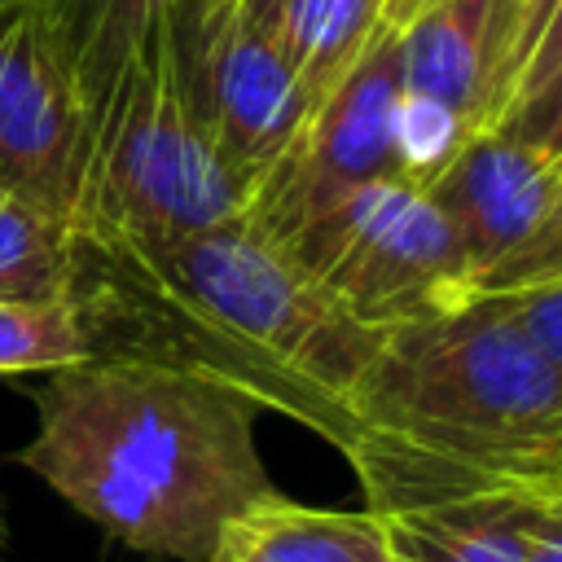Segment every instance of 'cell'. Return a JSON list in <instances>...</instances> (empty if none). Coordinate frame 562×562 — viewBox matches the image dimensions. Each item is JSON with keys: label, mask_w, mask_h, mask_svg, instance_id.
Instances as JSON below:
<instances>
[{"label": "cell", "mask_w": 562, "mask_h": 562, "mask_svg": "<svg viewBox=\"0 0 562 562\" xmlns=\"http://www.w3.org/2000/svg\"><path fill=\"white\" fill-rule=\"evenodd\" d=\"M75 233L70 299L92 356H149L237 386L334 448L382 329L356 321L250 211L132 246Z\"/></svg>", "instance_id": "obj_1"}, {"label": "cell", "mask_w": 562, "mask_h": 562, "mask_svg": "<svg viewBox=\"0 0 562 562\" xmlns=\"http://www.w3.org/2000/svg\"><path fill=\"white\" fill-rule=\"evenodd\" d=\"M255 413L237 386L198 369L92 356L44 373L40 426L18 465L127 549L211 562L224 527L277 492Z\"/></svg>", "instance_id": "obj_2"}, {"label": "cell", "mask_w": 562, "mask_h": 562, "mask_svg": "<svg viewBox=\"0 0 562 562\" xmlns=\"http://www.w3.org/2000/svg\"><path fill=\"white\" fill-rule=\"evenodd\" d=\"M562 417V369L479 294L382 334L351 391L347 439L373 514L505 487Z\"/></svg>", "instance_id": "obj_3"}, {"label": "cell", "mask_w": 562, "mask_h": 562, "mask_svg": "<svg viewBox=\"0 0 562 562\" xmlns=\"http://www.w3.org/2000/svg\"><path fill=\"white\" fill-rule=\"evenodd\" d=\"M255 180L241 176L180 83L167 13L127 53L101 105L70 211L88 237L158 246L246 215Z\"/></svg>", "instance_id": "obj_4"}, {"label": "cell", "mask_w": 562, "mask_h": 562, "mask_svg": "<svg viewBox=\"0 0 562 562\" xmlns=\"http://www.w3.org/2000/svg\"><path fill=\"white\" fill-rule=\"evenodd\" d=\"M250 215L356 321L382 334L479 299L452 224L417 184L369 180L316 198L255 202Z\"/></svg>", "instance_id": "obj_5"}, {"label": "cell", "mask_w": 562, "mask_h": 562, "mask_svg": "<svg viewBox=\"0 0 562 562\" xmlns=\"http://www.w3.org/2000/svg\"><path fill=\"white\" fill-rule=\"evenodd\" d=\"M167 22L189 105L259 184L299 145L316 101L246 0H171Z\"/></svg>", "instance_id": "obj_6"}, {"label": "cell", "mask_w": 562, "mask_h": 562, "mask_svg": "<svg viewBox=\"0 0 562 562\" xmlns=\"http://www.w3.org/2000/svg\"><path fill=\"white\" fill-rule=\"evenodd\" d=\"M92 140V101L44 0H0V189L70 220Z\"/></svg>", "instance_id": "obj_7"}, {"label": "cell", "mask_w": 562, "mask_h": 562, "mask_svg": "<svg viewBox=\"0 0 562 562\" xmlns=\"http://www.w3.org/2000/svg\"><path fill=\"white\" fill-rule=\"evenodd\" d=\"M400 97H404L400 26L391 22L356 57V66L316 101L299 145L255 184V202L316 198L369 180H400L395 167Z\"/></svg>", "instance_id": "obj_8"}, {"label": "cell", "mask_w": 562, "mask_h": 562, "mask_svg": "<svg viewBox=\"0 0 562 562\" xmlns=\"http://www.w3.org/2000/svg\"><path fill=\"white\" fill-rule=\"evenodd\" d=\"M518 0H426L400 26L404 92L452 110L470 136L505 119L514 97Z\"/></svg>", "instance_id": "obj_9"}, {"label": "cell", "mask_w": 562, "mask_h": 562, "mask_svg": "<svg viewBox=\"0 0 562 562\" xmlns=\"http://www.w3.org/2000/svg\"><path fill=\"white\" fill-rule=\"evenodd\" d=\"M562 167L505 127L474 132L452 162L426 184L435 206L457 233L474 294L483 281L536 233L544 220Z\"/></svg>", "instance_id": "obj_10"}, {"label": "cell", "mask_w": 562, "mask_h": 562, "mask_svg": "<svg viewBox=\"0 0 562 562\" xmlns=\"http://www.w3.org/2000/svg\"><path fill=\"white\" fill-rule=\"evenodd\" d=\"M378 518L386 522L395 562H527L540 501L505 483Z\"/></svg>", "instance_id": "obj_11"}, {"label": "cell", "mask_w": 562, "mask_h": 562, "mask_svg": "<svg viewBox=\"0 0 562 562\" xmlns=\"http://www.w3.org/2000/svg\"><path fill=\"white\" fill-rule=\"evenodd\" d=\"M211 562H395L373 509H316L281 492L241 509Z\"/></svg>", "instance_id": "obj_12"}, {"label": "cell", "mask_w": 562, "mask_h": 562, "mask_svg": "<svg viewBox=\"0 0 562 562\" xmlns=\"http://www.w3.org/2000/svg\"><path fill=\"white\" fill-rule=\"evenodd\" d=\"M246 9L263 22L312 101L356 66L382 26H400V0H246Z\"/></svg>", "instance_id": "obj_13"}, {"label": "cell", "mask_w": 562, "mask_h": 562, "mask_svg": "<svg viewBox=\"0 0 562 562\" xmlns=\"http://www.w3.org/2000/svg\"><path fill=\"white\" fill-rule=\"evenodd\" d=\"M70 220H57L0 189V299H70Z\"/></svg>", "instance_id": "obj_14"}, {"label": "cell", "mask_w": 562, "mask_h": 562, "mask_svg": "<svg viewBox=\"0 0 562 562\" xmlns=\"http://www.w3.org/2000/svg\"><path fill=\"white\" fill-rule=\"evenodd\" d=\"M70 44L75 70L88 88L92 110L114 83L127 53L145 40V31L171 9V0H44Z\"/></svg>", "instance_id": "obj_15"}, {"label": "cell", "mask_w": 562, "mask_h": 562, "mask_svg": "<svg viewBox=\"0 0 562 562\" xmlns=\"http://www.w3.org/2000/svg\"><path fill=\"white\" fill-rule=\"evenodd\" d=\"M79 360H92V338L75 299H0V378Z\"/></svg>", "instance_id": "obj_16"}, {"label": "cell", "mask_w": 562, "mask_h": 562, "mask_svg": "<svg viewBox=\"0 0 562 562\" xmlns=\"http://www.w3.org/2000/svg\"><path fill=\"white\" fill-rule=\"evenodd\" d=\"M465 140H470V127L452 110H443L439 101L413 97V92L400 97V110H395V167H400V180L426 189L452 162V154Z\"/></svg>", "instance_id": "obj_17"}, {"label": "cell", "mask_w": 562, "mask_h": 562, "mask_svg": "<svg viewBox=\"0 0 562 562\" xmlns=\"http://www.w3.org/2000/svg\"><path fill=\"white\" fill-rule=\"evenodd\" d=\"M562 277V176L553 189V202L544 211V220L536 224V233L483 281L479 294H505V290H527V285H544Z\"/></svg>", "instance_id": "obj_18"}, {"label": "cell", "mask_w": 562, "mask_h": 562, "mask_svg": "<svg viewBox=\"0 0 562 562\" xmlns=\"http://www.w3.org/2000/svg\"><path fill=\"white\" fill-rule=\"evenodd\" d=\"M496 127H505L509 136L527 140L531 149H540L549 162L562 167V70L549 83H540L536 92L518 97Z\"/></svg>", "instance_id": "obj_19"}, {"label": "cell", "mask_w": 562, "mask_h": 562, "mask_svg": "<svg viewBox=\"0 0 562 562\" xmlns=\"http://www.w3.org/2000/svg\"><path fill=\"white\" fill-rule=\"evenodd\" d=\"M492 299L562 369V277L544 281V285H527V290H505V294H492Z\"/></svg>", "instance_id": "obj_20"}, {"label": "cell", "mask_w": 562, "mask_h": 562, "mask_svg": "<svg viewBox=\"0 0 562 562\" xmlns=\"http://www.w3.org/2000/svg\"><path fill=\"white\" fill-rule=\"evenodd\" d=\"M562 70V0H544V9L536 13L531 31L522 35V48H518V66H514V97H527L536 92L540 83H549L553 75ZM509 114V110H505Z\"/></svg>", "instance_id": "obj_21"}, {"label": "cell", "mask_w": 562, "mask_h": 562, "mask_svg": "<svg viewBox=\"0 0 562 562\" xmlns=\"http://www.w3.org/2000/svg\"><path fill=\"white\" fill-rule=\"evenodd\" d=\"M527 562H562V501H540V518H536V531H531Z\"/></svg>", "instance_id": "obj_22"}, {"label": "cell", "mask_w": 562, "mask_h": 562, "mask_svg": "<svg viewBox=\"0 0 562 562\" xmlns=\"http://www.w3.org/2000/svg\"><path fill=\"white\" fill-rule=\"evenodd\" d=\"M549 479H562V417L553 422L549 439L527 457V465L509 483H549Z\"/></svg>", "instance_id": "obj_23"}, {"label": "cell", "mask_w": 562, "mask_h": 562, "mask_svg": "<svg viewBox=\"0 0 562 562\" xmlns=\"http://www.w3.org/2000/svg\"><path fill=\"white\" fill-rule=\"evenodd\" d=\"M514 487H527L540 501H562V479H549V483H514Z\"/></svg>", "instance_id": "obj_24"}, {"label": "cell", "mask_w": 562, "mask_h": 562, "mask_svg": "<svg viewBox=\"0 0 562 562\" xmlns=\"http://www.w3.org/2000/svg\"><path fill=\"white\" fill-rule=\"evenodd\" d=\"M518 9H522V35L531 31V22H536V13L544 9V0H518ZM522 35H518V48H522ZM518 66V61H514Z\"/></svg>", "instance_id": "obj_25"}, {"label": "cell", "mask_w": 562, "mask_h": 562, "mask_svg": "<svg viewBox=\"0 0 562 562\" xmlns=\"http://www.w3.org/2000/svg\"><path fill=\"white\" fill-rule=\"evenodd\" d=\"M4 549H9V527H4V514H0V562H9Z\"/></svg>", "instance_id": "obj_26"}, {"label": "cell", "mask_w": 562, "mask_h": 562, "mask_svg": "<svg viewBox=\"0 0 562 562\" xmlns=\"http://www.w3.org/2000/svg\"><path fill=\"white\" fill-rule=\"evenodd\" d=\"M422 4H426V0H404V18H408L413 9H422ZM400 26H404V22H400Z\"/></svg>", "instance_id": "obj_27"}, {"label": "cell", "mask_w": 562, "mask_h": 562, "mask_svg": "<svg viewBox=\"0 0 562 562\" xmlns=\"http://www.w3.org/2000/svg\"><path fill=\"white\" fill-rule=\"evenodd\" d=\"M400 22H404V0H400Z\"/></svg>", "instance_id": "obj_28"}, {"label": "cell", "mask_w": 562, "mask_h": 562, "mask_svg": "<svg viewBox=\"0 0 562 562\" xmlns=\"http://www.w3.org/2000/svg\"><path fill=\"white\" fill-rule=\"evenodd\" d=\"M215 4H220V0H215Z\"/></svg>", "instance_id": "obj_29"}]
</instances>
